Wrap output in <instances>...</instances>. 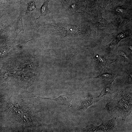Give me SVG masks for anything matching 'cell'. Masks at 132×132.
Instances as JSON below:
<instances>
[{
  "instance_id": "d4e9b609",
  "label": "cell",
  "mask_w": 132,
  "mask_h": 132,
  "mask_svg": "<svg viewBox=\"0 0 132 132\" xmlns=\"http://www.w3.org/2000/svg\"><path fill=\"white\" fill-rule=\"evenodd\" d=\"M65 1H68V0H64Z\"/></svg>"
},
{
  "instance_id": "7a4b0ae2",
  "label": "cell",
  "mask_w": 132,
  "mask_h": 132,
  "mask_svg": "<svg viewBox=\"0 0 132 132\" xmlns=\"http://www.w3.org/2000/svg\"><path fill=\"white\" fill-rule=\"evenodd\" d=\"M113 56L116 65L122 70L132 67V49L128 43L120 41Z\"/></svg>"
},
{
  "instance_id": "9a60e30c",
  "label": "cell",
  "mask_w": 132,
  "mask_h": 132,
  "mask_svg": "<svg viewBox=\"0 0 132 132\" xmlns=\"http://www.w3.org/2000/svg\"><path fill=\"white\" fill-rule=\"evenodd\" d=\"M22 10H20L19 15L18 17L11 24L14 28V32L16 34L15 38L19 35L22 31H23V21Z\"/></svg>"
},
{
  "instance_id": "30bf717a",
  "label": "cell",
  "mask_w": 132,
  "mask_h": 132,
  "mask_svg": "<svg viewBox=\"0 0 132 132\" xmlns=\"http://www.w3.org/2000/svg\"><path fill=\"white\" fill-rule=\"evenodd\" d=\"M96 69L100 73L109 67L111 64L115 62H112L104 56L97 55L94 57Z\"/></svg>"
},
{
  "instance_id": "6da1fadb",
  "label": "cell",
  "mask_w": 132,
  "mask_h": 132,
  "mask_svg": "<svg viewBox=\"0 0 132 132\" xmlns=\"http://www.w3.org/2000/svg\"><path fill=\"white\" fill-rule=\"evenodd\" d=\"M132 95L127 91L118 92L108 102L104 109L121 120H125L132 111Z\"/></svg>"
},
{
  "instance_id": "ba28073f",
  "label": "cell",
  "mask_w": 132,
  "mask_h": 132,
  "mask_svg": "<svg viewBox=\"0 0 132 132\" xmlns=\"http://www.w3.org/2000/svg\"><path fill=\"white\" fill-rule=\"evenodd\" d=\"M123 27L114 31L110 35L112 39L118 44L122 40L132 36V20Z\"/></svg>"
},
{
  "instance_id": "8992f818",
  "label": "cell",
  "mask_w": 132,
  "mask_h": 132,
  "mask_svg": "<svg viewBox=\"0 0 132 132\" xmlns=\"http://www.w3.org/2000/svg\"><path fill=\"white\" fill-rule=\"evenodd\" d=\"M122 71L116 66L115 68H111L110 66L100 73L96 77L86 78H99L105 84L112 83L116 78L122 76Z\"/></svg>"
},
{
  "instance_id": "52a82bcc",
  "label": "cell",
  "mask_w": 132,
  "mask_h": 132,
  "mask_svg": "<svg viewBox=\"0 0 132 132\" xmlns=\"http://www.w3.org/2000/svg\"><path fill=\"white\" fill-rule=\"evenodd\" d=\"M117 120L116 118H114L110 120L103 121L98 126L93 124L88 125L85 127V130L87 132L110 131L116 127Z\"/></svg>"
},
{
  "instance_id": "9c48e42d",
  "label": "cell",
  "mask_w": 132,
  "mask_h": 132,
  "mask_svg": "<svg viewBox=\"0 0 132 132\" xmlns=\"http://www.w3.org/2000/svg\"><path fill=\"white\" fill-rule=\"evenodd\" d=\"M14 48L13 42L10 39L0 41V64L5 60Z\"/></svg>"
},
{
  "instance_id": "8fae6325",
  "label": "cell",
  "mask_w": 132,
  "mask_h": 132,
  "mask_svg": "<svg viewBox=\"0 0 132 132\" xmlns=\"http://www.w3.org/2000/svg\"><path fill=\"white\" fill-rule=\"evenodd\" d=\"M75 94L74 93L70 94L61 95L56 98L53 99L43 98L33 95L34 97L39 98L48 99L54 100L59 105L67 106L69 108L72 107L71 102L74 98Z\"/></svg>"
},
{
  "instance_id": "603a6c76",
  "label": "cell",
  "mask_w": 132,
  "mask_h": 132,
  "mask_svg": "<svg viewBox=\"0 0 132 132\" xmlns=\"http://www.w3.org/2000/svg\"><path fill=\"white\" fill-rule=\"evenodd\" d=\"M3 15H2L1 16H0V28H1V27H2V26H3L4 24H3V23L2 22L1 20V17L3 16Z\"/></svg>"
},
{
  "instance_id": "4fadbf2b",
  "label": "cell",
  "mask_w": 132,
  "mask_h": 132,
  "mask_svg": "<svg viewBox=\"0 0 132 132\" xmlns=\"http://www.w3.org/2000/svg\"><path fill=\"white\" fill-rule=\"evenodd\" d=\"M118 45L115 41L113 40L109 44L105 45H101V50L104 56L108 58L113 56L117 50Z\"/></svg>"
},
{
  "instance_id": "5b68a950",
  "label": "cell",
  "mask_w": 132,
  "mask_h": 132,
  "mask_svg": "<svg viewBox=\"0 0 132 132\" xmlns=\"http://www.w3.org/2000/svg\"><path fill=\"white\" fill-rule=\"evenodd\" d=\"M36 76L31 71L21 69L16 71L14 76L18 84L27 88L33 84Z\"/></svg>"
},
{
  "instance_id": "44dd1931",
  "label": "cell",
  "mask_w": 132,
  "mask_h": 132,
  "mask_svg": "<svg viewBox=\"0 0 132 132\" xmlns=\"http://www.w3.org/2000/svg\"><path fill=\"white\" fill-rule=\"evenodd\" d=\"M35 1H31L27 4V9L25 13L26 15H28L32 11L37 9L35 5Z\"/></svg>"
},
{
  "instance_id": "2e32d148",
  "label": "cell",
  "mask_w": 132,
  "mask_h": 132,
  "mask_svg": "<svg viewBox=\"0 0 132 132\" xmlns=\"http://www.w3.org/2000/svg\"><path fill=\"white\" fill-rule=\"evenodd\" d=\"M11 26V24H4L0 28V41L10 39Z\"/></svg>"
},
{
  "instance_id": "277c9868",
  "label": "cell",
  "mask_w": 132,
  "mask_h": 132,
  "mask_svg": "<svg viewBox=\"0 0 132 132\" xmlns=\"http://www.w3.org/2000/svg\"><path fill=\"white\" fill-rule=\"evenodd\" d=\"M105 11L94 12L91 14L87 13L96 27L104 29L111 34L114 31L115 29L111 23L103 17Z\"/></svg>"
},
{
  "instance_id": "3957f363",
  "label": "cell",
  "mask_w": 132,
  "mask_h": 132,
  "mask_svg": "<svg viewBox=\"0 0 132 132\" xmlns=\"http://www.w3.org/2000/svg\"><path fill=\"white\" fill-rule=\"evenodd\" d=\"M103 17L109 22L117 18L124 17L132 19V8L127 6H118L109 10H105Z\"/></svg>"
},
{
  "instance_id": "cb8c5ba5",
  "label": "cell",
  "mask_w": 132,
  "mask_h": 132,
  "mask_svg": "<svg viewBox=\"0 0 132 132\" xmlns=\"http://www.w3.org/2000/svg\"><path fill=\"white\" fill-rule=\"evenodd\" d=\"M120 1H123V0H119Z\"/></svg>"
},
{
  "instance_id": "7402d4cb",
  "label": "cell",
  "mask_w": 132,
  "mask_h": 132,
  "mask_svg": "<svg viewBox=\"0 0 132 132\" xmlns=\"http://www.w3.org/2000/svg\"><path fill=\"white\" fill-rule=\"evenodd\" d=\"M80 7L77 4H72L70 5L68 11L70 12H76L77 11Z\"/></svg>"
},
{
  "instance_id": "5bb4252c",
  "label": "cell",
  "mask_w": 132,
  "mask_h": 132,
  "mask_svg": "<svg viewBox=\"0 0 132 132\" xmlns=\"http://www.w3.org/2000/svg\"><path fill=\"white\" fill-rule=\"evenodd\" d=\"M11 68L6 65H4L0 70V86L3 83L7 81L14 74Z\"/></svg>"
},
{
  "instance_id": "ffe728a7",
  "label": "cell",
  "mask_w": 132,
  "mask_h": 132,
  "mask_svg": "<svg viewBox=\"0 0 132 132\" xmlns=\"http://www.w3.org/2000/svg\"><path fill=\"white\" fill-rule=\"evenodd\" d=\"M49 1V0H44V3L40 9V15L36 20L39 19L41 17L45 16L51 12L48 6Z\"/></svg>"
},
{
  "instance_id": "ac0fdd59",
  "label": "cell",
  "mask_w": 132,
  "mask_h": 132,
  "mask_svg": "<svg viewBox=\"0 0 132 132\" xmlns=\"http://www.w3.org/2000/svg\"><path fill=\"white\" fill-rule=\"evenodd\" d=\"M131 20L132 19L127 18L119 17L113 20L110 22L111 23L115 31L123 27Z\"/></svg>"
},
{
  "instance_id": "d6986e66",
  "label": "cell",
  "mask_w": 132,
  "mask_h": 132,
  "mask_svg": "<svg viewBox=\"0 0 132 132\" xmlns=\"http://www.w3.org/2000/svg\"><path fill=\"white\" fill-rule=\"evenodd\" d=\"M113 92V87L112 83L105 84L103 89L98 96L102 98L104 96L110 95Z\"/></svg>"
},
{
  "instance_id": "e0dca14e",
  "label": "cell",
  "mask_w": 132,
  "mask_h": 132,
  "mask_svg": "<svg viewBox=\"0 0 132 132\" xmlns=\"http://www.w3.org/2000/svg\"><path fill=\"white\" fill-rule=\"evenodd\" d=\"M132 67L126 68L123 71L122 75L123 76L122 80L123 85L132 86Z\"/></svg>"
},
{
  "instance_id": "7c38bea8",
  "label": "cell",
  "mask_w": 132,
  "mask_h": 132,
  "mask_svg": "<svg viewBox=\"0 0 132 132\" xmlns=\"http://www.w3.org/2000/svg\"><path fill=\"white\" fill-rule=\"evenodd\" d=\"M102 97L98 96L95 98H87L80 101L76 107L77 110L84 111L88 107L101 100Z\"/></svg>"
}]
</instances>
